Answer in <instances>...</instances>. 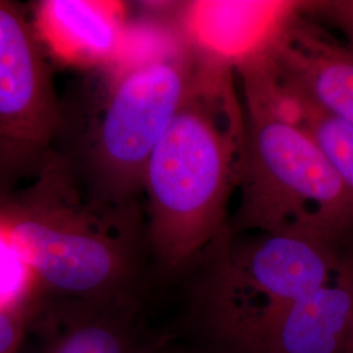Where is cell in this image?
Here are the masks:
<instances>
[{
    "mask_svg": "<svg viewBox=\"0 0 353 353\" xmlns=\"http://www.w3.org/2000/svg\"><path fill=\"white\" fill-rule=\"evenodd\" d=\"M303 12L318 14L339 28L353 49V0L305 1Z\"/></svg>",
    "mask_w": 353,
    "mask_h": 353,
    "instance_id": "5bb4252c",
    "label": "cell"
},
{
    "mask_svg": "<svg viewBox=\"0 0 353 353\" xmlns=\"http://www.w3.org/2000/svg\"><path fill=\"white\" fill-rule=\"evenodd\" d=\"M262 57L310 101L353 126L352 48L328 38L301 10Z\"/></svg>",
    "mask_w": 353,
    "mask_h": 353,
    "instance_id": "ba28073f",
    "label": "cell"
},
{
    "mask_svg": "<svg viewBox=\"0 0 353 353\" xmlns=\"http://www.w3.org/2000/svg\"><path fill=\"white\" fill-rule=\"evenodd\" d=\"M353 236L290 228L220 258L207 290L217 328L258 353L281 313L335 278L353 258Z\"/></svg>",
    "mask_w": 353,
    "mask_h": 353,
    "instance_id": "277c9868",
    "label": "cell"
},
{
    "mask_svg": "<svg viewBox=\"0 0 353 353\" xmlns=\"http://www.w3.org/2000/svg\"><path fill=\"white\" fill-rule=\"evenodd\" d=\"M38 285L30 267L0 230V312L23 314Z\"/></svg>",
    "mask_w": 353,
    "mask_h": 353,
    "instance_id": "4fadbf2b",
    "label": "cell"
},
{
    "mask_svg": "<svg viewBox=\"0 0 353 353\" xmlns=\"http://www.w3.org/2000/svg\"><path fill=\"white\" fill-rule=\"evenodd\" d=\"M353 325V258L327 284L293 303L258 353H341Z\"/></svg>",
    "mask_w": 353,
    "mask_h": 353,
    "instance_id": "30bf717a",
    "label": "cell"
},
{
    "mask_svg": "<svg viewBox=\"0 0 353 353\" xmlns=\"http://www.w3.org/2000/svg\"><path fill=\"white\" fill-rule=\"evenodd\" d=\"M61 125L49 65L34 28L0 0V169H21L41 159Z\"/></svg>",
    "mask_w": 353,
    "mask_h": 353,
    "instance_id": "8992f818",
    "label": "cell"
},
{
    "mask_svg": "<svg viewBox=\"0 0 353 353\" xmlns=\"http://www.w3.org/2000/svg\"><path fill=\"white\" fill-rule=\"evenodd\" d=\"M39 42L64 65L109 67L126 50V4L113 0H43L36 6Z\"/></svg>",
    "mask_w": 353,
    "mask_h": 353,
    "instance_id": "9c48e42d",
    "label": "cell"
},
{
    "mask_svg": "<svg viewBox=\"0 0 353 353\" xmlns=\"http://www.w3.org/2000/svg\"><path fill=\"white\" fill-rule=\"evenodd\" d=\"M341 353H353V325L351 331H350L347 343H345V347H344V350H343Z\"/></svg>",
    "mask_w": 353,
    "mask_h": 353,
    "instance_id": "2e32d148",
    "label": "cell"
},
{
    "mask_svg": "<svg viewBox=\"0 0 353 353\" xmlns=\"http://www.w3.org/2000/svg\"><path fill=\"white\" fill-rule=\"evenodd\" d=\"M230 71L199 55L189 93L144 172L150 241L169 268L189 265L223 234L240 186L246 121Z\"/></svg>",
    "mask_w": 353,
    "mask_h": 353,
    "instance_id": "6da1fadb",
    "label": "cell"
},
{
    "mask_svg": "<svg viewBox=\"0 0 353 353\" xmlns=\"http://www.w3.org/2000/svg\"><path fill=\"white\" fill-rule=\"evenodd\" d=\"M199 55L164 42L137 46L132 33L123 55L109 65L108 97L99 122L93 161L102 203L126 205L143 188L152 152L192 85Z\"/></svg>",
    "mask_w": 353,
    "mask_h": 353,
    "instance_id": "5b68a950",
    "label": "cell"
},
{
    "mask_svg": "<svg viewBox=\"0 0 353 353\" xmlns=\"http://www.w3.org/2000/svg\"><path fill=\"white\" fill-rule=\"evenodd\" d=\"M246 141L236 227L321 228L353 236V203L314 140L245 92Z\"/></svg>",
    "mask_w": 353,
    "mask_h": 353,
    "instance_id": "3957f363",
    "label": "cell"
},
{
    "mask_svg": "<svg viewBox=\"0 0 353 353\" xmlns=\"http://www.w3.org/2000/svg\"><path fill=\"white\" fill-rule=\"evenodd\" d=\"M267 67L270 76L262 88L263 100L281 118L301 127L310 135L353 203L352 125L319 108L299 89L276 75L268 64Z\"/></svg>",
    "mask_w": 353,
    "mask_h": 353,
    "instance_id": "8fae6325",
    "label": "cell"
},
{
    "mask_svg": "<svg viewBox=\"0 0 353 353\" xmlns=\"http://www.w3.org/2000/svg\"><path fill=\"white\" fill-rule=\"evenodd\" d=\"M305 1L195 0L182 7L186 45L204 59L229 68L262 57Z\"/></svg>",
    "mask_w": 353,
    "mask_h": 353,
    "instance_id": "52a82bcc",
    "label": "cell"
},
{
    "mask_svg": "<svg viewBox=\"0 0 353 353\" xmlns=\"http://www.w3.org/2000/svg\"><path fill=\"white\" fill-rule=\"evenodd\" d=\"M23 334V314L0 312V353H16Z\"/></svg>",
    "mask_w": 353,
    "mask_h": 353,
    "instance_id": "9a60e30c",
    "label": "cell"
},
{
    "mask_svg": "<svg viewBox=\"0 0 353 353\" xmlns=\"http://www.w3.org/2000/svg\"><path fill=\"white\" fill-rule=\"evenodd\" d=\"M43 353H135V347L117 305L89 303L67 319Z\"/></svg>",
    "mask_w": 353,
    "mask_h": 353,
    "instance_id": "7c38bea8",
    "label": "cell"
},
{
    "mask_svg": "<svg viewBox=\"0 0 353 353\" xmlns=\"http://www.w3.org/2000/svg\"><path fill=\"white\" fill-rule=\"evenodd\" d=\"M34 186L0 203V230L38 284L88 303L118 305L134 267L126 205L80 202L62 166L46 165Z\"/></svg>",
    "mask_w": 353,
    "mask_h": 353,
    "instance_id": "7a4b0ae2",
    "label": "cell"
}]
</instances>
